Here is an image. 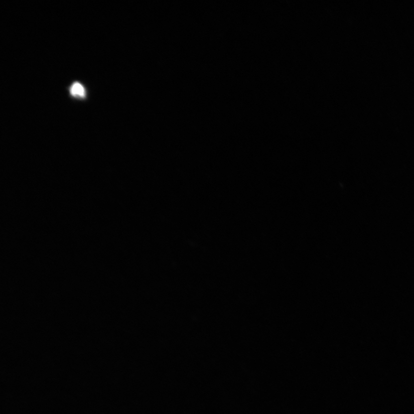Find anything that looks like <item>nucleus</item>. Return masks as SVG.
<instances>
[{
	"label": "nucleus",
	"mask_w": 414,
	"mask_h": 414,
	"mask_svg": "<svg viewBox=\"0 0 414 414\" xmlns=\"http://www.w3.org/2000/svg\"><path fill=\"white\" fill-rule=\"evenodd\" d=\"M71 95L75 98H84L85 96V90L83 86L79 83H74L70 89Z\"/></svg>",
	"instance_id": "obj_1"
}]
</instances>
